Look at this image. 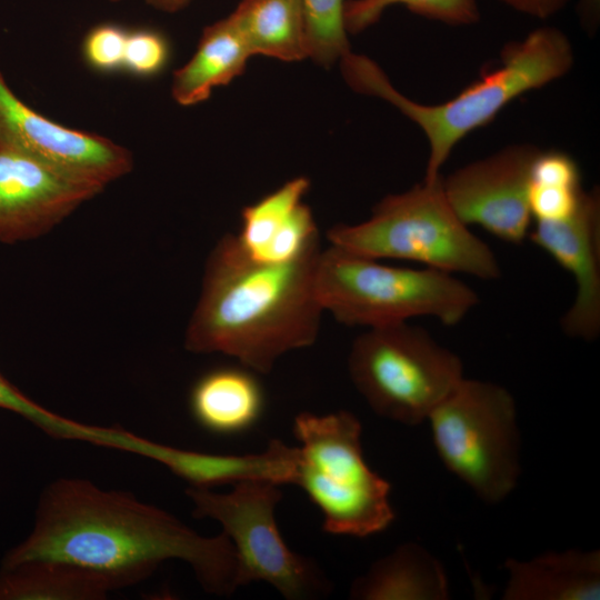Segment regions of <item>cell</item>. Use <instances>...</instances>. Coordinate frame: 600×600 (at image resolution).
Wrapping results in <instances>:
<instances>
[{"label": "cell", "instance_id": "4fadbf2b", "mask_svg": "<svg viewBox=\"0 0 600 600\" xmlns=\"http://www.w3.org/2000/svg\"><path fill=\"white\" fill-rule=\"evenodd\" d=\"M528 239L572 274L573 302L560 319L563 333L594 341L600 334V192L583 190L579 204L559 221H534Z\"/></svg>", "mask_w": 600, "mask_h": 600}, {"label": "cell", "instance_id": "2e32d148", "mask_svg": "<svg viewBox=\"0 0 600 600\" xmlns=\"http://www.w3.org/2000/svg\"><path fill=\"white\" fill-rule=\"evenodd\" d=\"M189 406L194 420L206 430L236 434L258 421L264 394L254 371L241 364L219 367L193 383Z\"/></svg>", "mask_w": 600, "mask_h": 600}, {"label": "cell", "instance_id": "ba28073f", "mask_svg": "<svg viewBox=\"0 0 600 600\" xmlns=\"http://www.w3.org/2000/svg\"><path fill=\"white\" fill-rule=\"evenodd\" d=\"M427 420L442 463L481 500L497 503L514 490L520 433L516 401L506 388L463 378Z\"/></svg>", "mask_w": 600, "mask_h": 600}, {"label": "cell", "instance_id": "277c9868", "mask_svg": "<svg viewBox=\"0 0 600 600\" xmlns=\"http://www.w3.org/2000/svg\"><path fill=\"white\" fill-rule=\"evenodd\" d=\"M441 177L386 196L360 223L331 227L329 243L377 260H406L451 274L497 280L502 272L496 253L456 214Z\"/></svg>", "mask_w": 600, "mask_h": 600}, {"label": "cell", "instance_id": "cb8c5ba5", "mask_svg": "<svg viewBox=\"0 0 600 600\" xmlns=\"http://www.w3.org/2000/svg\"><path fill=\"white\" fill-rule=\"evenodd\" d=\"M170 56V43L162 32L150 28L129 29L122 71L138 78H152L166 69Z\"/></svg>", "mask_w": 600, "mask_h": 600}, {"label": "cell", "instance_id": "ffe728a7", "mask_svg": "<svg viewBox=\"0 0 600 600\" xmlns=\"http://www.w3.org/2000/svg\"><path fill=\"white\" fill-rule=\"evenodd\" d=\"M229 17L252 56L307 58L302 0H241Z\"/></svg>", "mask_w": 600, "mask_h": 600}, {"label": "cell", "instance_id": "44dd1931", "mask_svg": "<svg viewBox=\"0 0 600 600\" xmlns=\"http://www.w3.org/2000/svg\"><path fill=\"white\" fill-rule=\"evenodd\" d=\"M0 408L21 416L58 439L86 441L121 451H129L134 442L132 432L122 428L84 424L51 412L23 394L1 373Z\"/></svg>", "mask_w": 600, "mask_h": 600}, {"label": "cell", "instance_id": "8992f818", "mask_svg": "<svg viewBox=\"0 0 600 600\" xmlns=\"http://www.w3.org/2000/svg\"><path fill=\"white\" fill-rule=\"evenodd\" d=\"M293 433L300 447L292 483L321 510L326 532L363 538L391 524V486L366 463L354 414L302 412Z\"/></svg>", "mask_w": 600, "mask_h": 600}, {"label": "cell", "instance_id": "f1b7e54d", "mask_svg": "<svg viewBox=\"0 0 600 600\" xmlns=\"http://www.w3.org/2000/svg\"><path fill=\"white\" fill-rule=\"evenodd\" d=\"M110 1L117 2V1H121V0H110Z\"/></svg>", "mask_w": 600, "mask_h": 600}, {"label": "cell", "instance_id": "7402d4cb", "mask_svg": "<svg viewBox=\"0 0 600 600\" xmlns=\"http://www.w3.org/2000/svg\"><path fill=\"white\" fill-rule=\"evenodd\" d=\"M450 26H470L479 21L476 0H346L344 24L348 33H359L374 24L392 6Z\"/></svg>", "mask_w": 600, "mask_h": 600}, {"label": "cell", "instance_id": "d6986e66", "mask_svg": "<svg viewBox=\"0 0 600 600\" xmlns=\"http://www.w3.org/2000/svg\"><path fill=\"white\" fill-rule=\"evenodd\" d=\"M112 590L99 573L58 560H29L0 570V600H102Z\"/></svg>", "mask_w": 600, "mask_h": 600}, {"label": "cell", "instance_id": "9a60e30c", "mask_svg": "<svg viewBox=\"0 0 600 600\" xmlns=\"http://www.w3.org/2000/svg\"><path fill=\"white\" fill-rule=\"evenodd\" d=\"M504 600H591L600 598V551L547 552L504 562Z\"/></svg>", "mask_w": 600, "mask_h": 600}, {"label": "cell", "instance_id": "83f0119b", "mask_svg": "<svg viewBox=\"0 0 600 600\" xmlns=\"http://www.w3.org/2000/svg\"><path fill=\"white\" fill-rule=\"evenodd\" d=\"M191 1L192 0H144V2L152 8L168 13L180 11Z\"/></svg>", "mask_w": 600, "mask_h": 600}, {"label": "cell", "instance_id": "9c48e42d", "mask_svg": "<svg viewBox=\"0 0 600 600\" xmlns=\"http://www.w3.org/2000/svg\"><path fill=\"white\" fill-rule=\"evenodd\" d=\"M232 486L229 493L196 486L186 493L193 503V517L219 521L231 540L239 587L266 581L289 600L326 596L330 584L317 564L291 551L278 530L274 509L282 498L280 484L246 479Z\"/></svg>", "mask_w": 600, "mask_h": 600}, {"label": "cell", "instance_id": "8fae6325", "mask_svg": "<svg viewBox=\"0 0 600 600\" xmlns=\"http://www.w3.org/2000/svg\"><path fill=\"white\" fill-rule=\"evenodd\" d=\"M0 146L36 158L104 189L133 168L131 152L114 141L62 126L27 106L0 72Z\"/></svg>", "mask_w": 600, "mask_h": 600}, {"label": "cell", "instance_id": "603a6c76", "mask_svg": "<svg viewBox=\"0 0 600 600\" xmlns=\"http://www.w3.org/2000/svg\"><path fill=\"white\" fill-rule=\"evenodd\" d=\"M346 0H302L307 58L330 67L350 50Z\"/></svg>", "mask_w": 600, "mask_h": 600}, {"label": "cell", "instance_id": "5bb4252c", "mask_svg": "<svg viewBox=\"0 0 600 600\" xmlns=\"http://www.w3.org/2000/svg\"><path fill=\"white\" fill-rule=\"evenodd\" d=\"M309 188L307 177H296L241 210L236 237L251 259L284 263L320 248L318 226L303 202Z\"/></svg>", "mask_w": 600, "mask_h": 600}, {"label": "cell", "instance_id": "e0dca14e", "mask_svg": "<svg viewBox=\"0 0 600 600\" xmlns=\"http://www.w3.org/2000/svg\"><path fill=\"white\" fill-rule=\"evenodd\" d=\"M349 596L356 600H447L450 591L441 562L422 546L407 542L354 579Z\"/></svg>", "mask_w": 600, "mask_h": 600}, {"label": "cell", "instance_id": "484cf974", "mask_svg": "<svg viewBox=\"0 0 600 600\" xmlns=\"http://www.w3.org/2000/svg\"><path fill=\"white\" fill-rule=\"evenodd\" d=\"M513 10L534 17L547 19L561 10L569 0H501Z\"/></svg>", "mask_w": 600, "mask_h": 600}, {"label": "cell", "instance_id": "52a82bcc", "mask_svg": "<svg viewBox=\"0 0 600 600\" xmlns=\"http://www.w3.org/2000/svg\"><path fill=\"white\" fill-rule=\"evenodd\" d=\"M348 370L370 408L417 426L464 378L460 358L408 321L369 328L352 342Z\"/></svg>", "mask_w": 600, "mask_h": 600}, {"label": "cell", "instance_id": "7c38bea8", "mask_svg": "<svg viewBox=\"0 0 600 600\" xmlns=\"http://www.w3.org/2000/svg\"><path fill=\"white\" fill-rule=\"evenodd\" d=\"M103 190L0 146V243L38 239Z\"/></svg>", "mask_w": 600, "mask_h": 600}, {"label": "cell", "instance_id": "5b68a950", "mask_svg": "<svg viewBox=\"0 0 600 600\" xmlns=\"http://www.w3.org/2000/svg\"><path fill=\"white\" fill-rule=\"evenodd\" d=\"M316 284L323 311L367 329L418 317L453 327L479 303L477 292L454 274L387 266L332 244L320 252Z\"/></svg>", "mask_w": 600, "mask_h": 600}, {"label": "cell", "instance_id": "ac0fdd59", "mask_svg": "<svg viewBox=\"0 0 600 600\" xmlns=\"http://www.w3.org/2000/svg\"><path fill=\"white\" fill-rule=\"evenodd\" d=\"M250 57L249 47L229 16L209 24L193 56L174 71L172 98L183 107L206 101L213 89L240 76Z\"/></svg>", "mask_w": 600, "mask_h": 600}, {"label": "cell", "instance_id": "d4e9b609", "mask_svg": "<svg viewBox=\"0 0 600 600\" xmlns=\"http://www.w3.org/2000/svg\"><path fill=\"white\" fill-rule=\"evenodd\" d=\"M127 34L128 29L112 22L91 28L81 44L86 64L100 73L122 71Z\"/></svg>", "mask_w": 600, "mask_h": 600}, {"label": "cell", "instance_id": "3957f363", "mask_svg": "<svg viewBox=\"0 0 600 600\" xmlns=\"http://www.w3.org/2000/svg\"><path fill=\"white\" fill-rule=\"evenodd\" d=\"M500 64L452 99L437 104L416 102L398 91L370 58L349 51L340 59L347 84L358 93L378 97L396 107L424 133L429 157L424 179L437 180L454 147L488 124L512 100L567 74L573 64L569 38L554 27H540L508 42Z\"/></svg>", "mask_w": 600, "mask_h": 600}, {"label": "cell", "instance_id": "4316f807", "mask_svg": "<svg viewBox=\"0 0 600 600\" xmlns=\"http://www.w3.org/2000/svg\"><path fill=\"white\" fill-rule=\"evenodd\" d=\"M600 0H579V14L588 29H594L599 22Z\"/></svg>", "mask_w": 600, "mask_h": 600}, {"label": "cell", "instance_id": "6da1fadb", "mask_svg": "<svg viewBox=\"0 0 600 600\" xmlns=\"http://www.w3.org/2000/svg\"><path fill=\"white\" fill-rule=\"evenodd\" d=\"M38 559L97 572L113 590L146 580L172 559L187 562L208 593L230 596L239 588L234 547L224 532L203 537L129 492L103 490L86 479L49 483L33 529L7 552L2 567Z\"/></svg>", "mask_w": 600, "mask_h": 600}, {"label": "cell", "instance_id": "7a4b0ae2", "mask_svg": "<svg viewBox=\"0 0 600 600\" xmlns=\"http://www.w3.org/2000/svg\"><path fill=\"white\" fill-rule=\"evenodd\" d=\"M321 250L266 263L251 259L236 234L222 236L204 263L184 348L222 353L256 373H269L284 353L312 346L323 312L316 284Z\"/></svg>", "mask_w": 600, "mask_h": 600}, {"label": "cell", "instance_id": "30bf717a", "mask_svg": "<svg viewBox=\"0 0 600 600\" xmlns=\"http://www.w3.org/2000/svg\"><path fill=\"white\" fill-rule=\"evenodd\" d=\"M539 151L530 144L509 146L441 177L443 193L459 219L504 242L523 243L533 221L529 183Z\"/></svg>", "mask_w": 600, "mask_h": 600}]
</instances>
